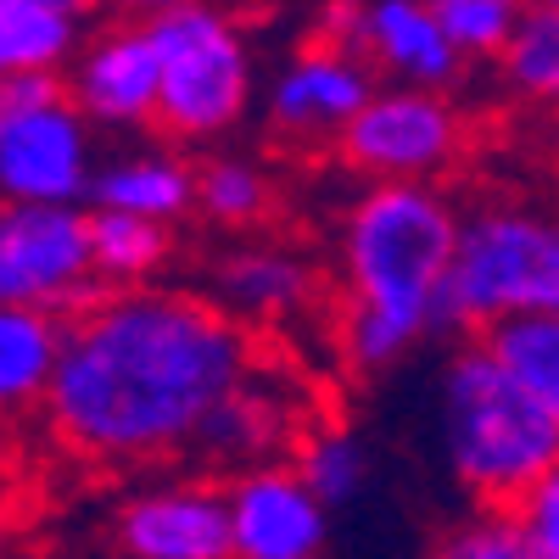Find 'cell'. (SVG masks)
I'll return each mask as SVG.
<instances>
[{
  "label": "cell",
  "instance_id": "obj_1",
  "mask_svg": "<svg viewBox=\"0 0 559 559\" xmlns=\"http://www.w3.org/2000/svg\"><path fill=\"white\" fill-rule=\"evenodd\" d=\"M247 369V324L218 302L129 286L90 297L62 331L45 414L79 459L152 464L191 448L202 414Z\"/></svg>",
  "mask_w": 559,
  "mask_h": 559
},
{
  "label": "cell",
  "instance_id": "obj_2",
  "mask_svg": "<svg viewBox=\"0 0 559 559\" xmlns=\"http://www.w3.org/2000/svg\"><path fill=\"white\" fill-rule=\"evenodd\" d=\"M459 207L437 185H376L342 224L347 274V353L364 369L397 364L419 336H431L442 313V274L453 252Z\"/></svg>",
  "mask_w": 559,
  "mask_h": 559
},
{
  "label": "cell",
  "instance_id": "obj_3",
  "mask_svg": "<svg viewBox=\"0 0 559 559\" xmlns=\"http://www.w3.org/2000/svg\"><path fill=\"white\" fill-rule=\"evenodd\" d=\"M442 448L464 492L509 509L532 481L559 471V397H537L471 342L442 376Z\"/></svg>",
  "mask_w": 559,
  "mask_h": 559
},
{
  "label": "cell",
  "instance_id": "obj_4",
  "mask_svg": "<svg viewBox=\"0 0 559 559\" xmlns=\"http://www.w3.org/2000/svg\"><path fill=\"white\" fill-rule=\"evenodd\" d=\"M559 308V229L526 202H487L459 213L442 274V324L487 331L498 319Z\"/></svg>",
  "mask_w": 559,
  "mask_h": 559
},
{
  "label": "cell",
  "instance_id": "obj_5",
  "mask_svg": "<svg viewBox=\"0 0 559 559\" xmlns=\"http://www.w3.org/2000/svg\"><path fill=\"white\" fill-rule=\"evenodd\" d=\"M157 51L152 118L179 140H218L252 102V51L236 17L218 7H179L146 23Z\"/></svg>",
  "mask_w": 559,
  "mask_h": 559
},
{
  "label": "cell",
  "instance_id": "obj_6",
  "mask_svg": "<svg viewBox=\"0 0 559 559\" xmlns=\"http://www.w3.org/2000/svg\"><path fill=\"white\" fill-rule=\"evenodd\" d=\"M336 140L342 157L376 185H431L464 152V118L442 90L376 84V96L347 118Z\"/></svg>",
  "mask_w": 559,
  "mask_h": 559
},
{
  "label": "cell",
  "instance_id": "obj_7",
  "mask_svg": "<svg viewBox=\"0 0 559 559\" xmlns=\"http://www.w3.org/2000/svg\"><path fill=\"white\" fill-rule=\"evenodd\" d=\"M96 297L90 236L79 207H0V308L28 313H79Z\"/></svg>",
  "mask_w": 559,
  "mask_h": 559
},
{
  "label": "cell",
  "instance_id": "obj_8",
  "mask_svg": "<svg viewBox=\"0 0 559 559\" xmlns=\"http://www.w3.org/2000/svg\"><path fill=\"white\" fill-rule=\"evenodd\" d=\"M90 123L68 96L23 107L0 129V197L34 207H73L90 191Z\"/></svg>",
  "mask_w": 559,
  "mask_h": 559
},
{
  "label": "cell",
  "instance_id": "obj_9",
  "mask_svg": "<svg viewBox=\"0 0 559 559\" xmlns=\"http://www.w3.org/2000/svg\"><path fill=\"white\" fill-rule=\"evenodd\" d=\"M229 559H324L331 548V509H324L292 464L241 471L224 492Z\"/></svg>",
  "mask_w": 559,
  "mask_h": 559
},
{
  "label": "cell",
  "instance_id": "obj_10",
  "mask_svg": "<svg viewBox=\"0 0 559 559\" xmlns=\"http://www.w3.org/2000/svg\"><path fill=\"white\" fill-rule=\"evenodd\" d=\"M297 386H286L269 369H247V376L229 386L191 431V448L218 464V471H258V464H274V453L297 442Z\"/></svg>",
  "mask_w": 559,
  "mask_h": 559
},
{
  "label": "cell",
  "instance_id": "obj_11",
  "mask_svg": "<svg viewBox=\"0 0 559 559\" xmlns=\"http://www.w3.org/2000/svg\"><path fill=\"white\" fill-rule=\"evenodd\" d=\"M118 548L129 559H229L224 492L213 481H157L123 498Z\"/></svg>",
  "mask_w": 559,
  "mask_h": 559
},
{
  "label": "cell",
  "instance_id": "obj_12",
  "mask_svg": "<svg viewBox=\"0 0 559 559\" xmlns=\"http://www.w3.org/2000/svg\"><path fill=\"white\" fill-rule=\"evenodd\" d=\"M369 96H376V73L353 51H342V45H313V51H302L280 68V79L269 90V118L292 140H319V134H342L347 118Z\"/></svg>",
  "mask_w": 559,
  "mask_h": 559
},
{
  "label": "cell",
  "instance_id": "obj_13",
  "mask_svg": "<svg viewBox=\"0 0 559 559\" xmlns=\"http://www.w3.org/2000/svg\"><path fill=\"white\" fill-rule=\"evenodd\" d=\"M347 51L369 73H392L408 90H448L459 79V57L431 17V0H358V23Z\"/></svg>",
  "mask_w": 559,
  "mask_h": 559
},
{
  "label": "cell",
  "instance_id": "obj_14",
  "mask_svg": "<svg viewBox=\"0 0 559 559\" xmlns=\"http://www.w3.org/2000/svg\"><path fill=\"white\" fill-rule=\"evenodd\" d=\"M73 107L84 123L134 129L157 107V51L146 28H107L73 73Z\"/></svg>",
  "mask_w": 559,
  "mask_h": 559
},
{
  "label": "cell",
  "instance_id": "obj_15",
  "mask_svg": "<svg viewBox=\"0 0 559 559\" xmlns=\"http://www.w3.org/2000/svg\"><path fill=\"white\" fill-rule=\"evenodd\" d=\"M213 286H218V308L236 324L241 319H286V313L308 308V297H313V263L297 258L292 247L247 241L218 258Z\"/></svg>",
  "mask_w": 559,
  "mask_h": 559
},
{
  "label": "cell",
  "instance_id": "obj_16",
  "mask_svg": "<svg viewBox=\"0 0 559 559\" xmlns=\"http://www.w3.org/2000/svg\"><path fill=\"white\" fill-rule=\"evenodd\" d=\"M191 185H197V174L179 157L146 152V157H118L102 174H90L84 197H96L102 213H129V218L168 229L179 213H191Z\"/></svg>",
  "mask_w": 559,
  "mask_h": 559
},
{
  "label": "cell",
  "instance_id": "obj_17",
  "mask_svg": "<svg viewBox=\"0 0 559 559\" xmlns=\"http://www.w3.org/2000/svg\"><path fill=\"white\" fill-rule=\"evenodd\" d=\"M90 0H0V79L57 73L84 23Z\"/></svg>",
  "mask_w": 559,
  "mask_h": 559
},
{
  "label": "cell",
  "instance_id": "obj_18",
  "mask_svg": "<svg viewBox=\"0 0 559 559\" xmlns=\"http://www.w3.org/2000/svg\"><path fill=\"white\" fill-rule=\"evenodd\" d=\"M57 347H62V324L51 313L0 308V426L45 403Z\"/></svg>",
  "mask_w": 559,
  "mask_h": 559
},
{
  "label": "cell",
  "instance_id": "obj_19",
  "mask_svg": "<svg viewBox=\"0 0 559 559\" xmlns=\"http://www.w3.org/2000/svg\"><path fill=\"white\" fill-rule=\"evenodd\" d=\"M297 481L324 503V509H353L364 492H369V448L358 431L347 426H319V431H297Z\"/></svg>",
  "mask_w": 559,
  "mask_h": 559
},
{
  "label": "cell",
  "instance_id": "obj_20",
  "mask_svg": "<svg viewBox=\"0 0 559 559\" xmlns=\"http://www.w3.org/2000/svg\"><path fill=\"white\" fill-rule=\"evenodd\" d=\"M84 236H90V274L96 286L129 292L140 286L146 274H157V263L168 258V229L163 224H146V218H129V213H90L84 218Z\"/></svg>",
  "mask_w": 559,
  "mask_h": 559
},
{
  "label": "cell",
  "instance_id": "obj_21",
  "mask_svg": "<svg viewBox=\"0 0 559 559\" xmlns=\"http://www.w3.org/2000/svg\"><path fill=\"white\" fill-rule=\"evenodd\" d=\"M481 347L503 376H515L537 397H559V319L554 313L498 319L481 331Z\"/></svg>",
  "mask_w": 559,
  "mask_h": 559
},
{
  "label": "cell",
  "instance_id": "obj_22",
  "mask_svg": "<svg viewBox=\"0 0 559 559\" xmlns=\"http://www.w3.org/2000/svg\"><path fill=\"white\" fill-rule=\"evenodd\" d=\"M274 191H269V174L247 157H218L197 174L191 185V207H202L213 224H229V229H247L269 213Z\"/></svg>",
  "mask_w": 559,
  "mask_h": 559
},
{
  "label": "cell",
  "instance_id": "obj_23",
  "mask_svg": "<svg viewBox=\"0 0 559 559\" xmlns=\"http://www.w3.org/2000/svg\"><path fill=\"white\" fill-rule=\"evenodd\" d=\"M498 62H503V79L515 96L554 102V90H559V17L554 12H521V23L498 51Z\"/></svg>",
  "mask_w": 559,
  "mask_h": 559
},
{
  "label": "cell",
  "instance_id": "obj_24",
  "mask_svg": "<svg viewBox=\"0 0 559 559\" xmlns=\"http://www.w3.org/2000/svg\"><path fill=\"white\" fill-rule=\"evenodd\" d=\"M431 17L459 62H487L509 45V34L521 23V7L515 0H431Z\"/></svg>",
  "mask_w": 559,
  "mask_h": 559
},
{
  "label": "cell",
  "instance_id": "obj_25",
  "mask_svg": "<svg viewBox=\"0 0 559 559\" xmlns=\"http://www.w3.org/2000/svg\"><path fill=\"white\" fill-rule=\"evenodd\" d=\"M437 559H554V554H543L509 509H481V515L448 532Z\"/></svg>",
  "mask_w": 559,
  "mask_h": 559
},
{
  "label": "cell",
  "instance_id": "obj_26",
  "mask_svg": "<svg viewBox=\"0 0 559 559\" xmlns=\"http://www.w3.org/2000/svg\"><path fill=\"white\" fill-rule=\"evenodd\" d=\"M509 515L521 521V532H526L543 554L559 559V471L543 476V481H532L515 503H509Z\"/></svg>",
  "mask_w": 559,
  "mask_h": 559
},
{
  "label": "cell",
  "instance_id": "obj_27",
  "mask_svg": "<svg viewBox=\"0 0 559 559\" xmlns=\"http://www.w3.org/2000/svg\"><path fill=\"white\" fill-rule=\"evenodd\" d=\"M51 96H62V84H57V73H23V79H0V129H7L23 107H34V102H51Z\"/></svg>",
  "mask_w": 559,
  "mask_h": 559
},
{
  "label": "cell",
  "instance_id": "obj_28",
  "mask_svg": "<svg viewBox=\"0 0 559 559\" xmlns=\"http://www.w3.org/2000/svg\"><path fill=\"white\" fill-rule=\"evenodd\" d=\"M134 12H146V17H163V12H179V7H202V0H129Z\"/></svg>",
  "mask_w": 559,
  "mask_h": 559
},
{
  "label": "cell",
  "instance_id": "obj_29",
  "mask_svg": "<svg viewBox=\"0 0 559 559\" xmlns=\"http://www.w3.org/2000/svg\"><path fill=\"white\" fill-rule=\"evenodd\" d=\"M521 12H554V0H515Z\"/></svg>",
  "mask_w": 559,
  "mask_h": 559
},
{
  "label": "cell",
  "instance_id": "obj_30",
  "mask_svg": "<svg viewBox=\"0 0 559 559\" xmlns=\"http://www.w3.org/2000/svg\"><path fill=\"white\" fill-rule=\"evenodd\" d=\"M0 554H7V492H0Z\"/></svg>",
  "mask_w": 559,
  "mask_h": 559
}]
</instances>
